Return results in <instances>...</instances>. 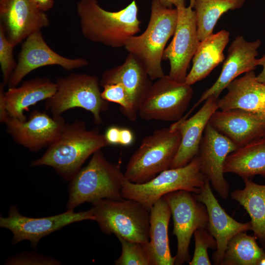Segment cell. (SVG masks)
I'll return each mask as SVG.
<instances>
[{
    "label": "cell",
    "instance_id": "1",
    "mask_svg": "<svg viewBox=\"0 0 265 265\" xmlns=\"http://www.w3.org/2000/svg\"><path fill=\"white\" fill-rule=\"evenodd\" d=\"M109 146L104 134L97 128L88 130L84 121L67 123L58 137L30 166H48L65 181L70 182L95 152Z\"/></svg>",
    "mask_w": 265,
    "mask_h": 265
},
{
    "label": "cell",
    "instance_id": "2",
    "mask_svg": "<svg viewBox=\"0 0 265 265\" xmlns=\"http://www.w3.org/2000/svg\"><path fill=\"white\" fill-rule=\"evenodd\" d=\"M135 0L117 11L102 8L97 0H80L77 12L85 38L113 48L125 46L128 40L140 30Z\"/></svg>",
    "mask_w": 265,
    "mask_h": 265
},
{
    "label": "cell",
    "instance_id": "3",
    "mask_svg": "<svg viewBox=\"0 0 265 265\" xmlns=\"http://www.w3.org/2000/svg\"><path fill=\"white\" fill-rule=\"evenodd\" d=\"M124 178L120 163L110 162L101 149L96 151L70 181L67 210H74L85 202L122 199Z\"/></svg>",
    "mask_w": 265,
    "mask_h": 265
},
{
    "label": "cell",
    "instance_id": "4",
    "mask_svg": "<svg viewBox=\"0 0 265 265\" xmlns=\"http://www.w3.org/2000/svg\"><path fill=\"white\" fill-rule=\"evenodd\" d=\"M177 20L176 8L167 7L152 0L145 31L131 37L125 44L126 50L142 62L152 80L165 75L161 65L163 54L168 41L174 34Z\"/></svg>",
    "mask_w": 265,
    "mask_h": 265
},
{
    "label": "cell",
    "instance_id": "5",
    "mask_svg": "<svg viewBox=\"0 0 265 265\" xmlns=\"http://www.w3.org/2000/svg\"><path fill=\"white\" fill-rule=\"evenodd\" d=\"M181 139L179 130L171 126L144 137L127 163L125 178L134 184H144L170 168Z\"/></svg>",
    "mask_w": 265,
    "mask_h": 265
},
{
    "label": "cell",
    "instance_id": "6",
    "mask_svg": "<svg viewBox=\"0 0 265 265\" xmlns=\"http://www.w3.org/2000/svg\"><path fill=\"white\" fill-rule=\"evenodd\" d=\"M94 221L105 234L131 241H149L150 210L130 199H104L92 203Z\"/></svg>",
    "mask_w": 265,
    "mask_h": 265
},
{
    "label": "cell",
    "instance_id": "7",
    "mask_svg": "<svg viewBox=\"0 0 265 265\" xmlns=\"http://www.w3.org/2000/svg\"><path fill=\"white\" fill-rule=\"evenodd\" d=\"M207 180L196 156L186 165L166 169L144 184H134L124 178L122 196L139 202L150 210L159 199L174 191L186 190L199 194Z\"/></svg>",
    "mask_w": 265,
    "mask_h": 265
},
{
    "label": "cell",
    "instance_id": "8",
    "mask_svg": "<svg viewBox=\"0 0 265 265\" xmlns=\"http://www.w3.org/2000/svg\"><path fill=\"white\" fill-rule=\"evenodd\" d=\"M55 82V93L45 103L46 109L53 116H61L65 111L78 107L89 111L96 125L103 123L102 113L108 109L109 102L102 97L97 76L72 73L57 78Z\"/></svg>",
    "mask_w": 265,
    "mask_h": 265
},
{
    "label": "cell",
    "instance_id": "9",
    "mask_svg": "<svg viewBox=\"0 0 265 265\" xmlns=\"http://www.w3.org/2000/svg\"><path fill=\"white\" fill-rule=\"evenodd\" d=\"M193 94L191 85L165 75L153 83L139 109L138 116L147 121L176 122L184 116Z\"/></svg>",
    "mask_w": 265,
    "mask_h": 265
},
{
    "label": "cell",
    "instance_id": "10",
    "mask_svg": "<svg viewBox=\"0 0 265 265\" xmlns=\"http://www.w3.org/2000/svg\"><path fill=\"white\" fill-rule=\"evenodd\" d=\"M163 198L167 202L173 221V231L177 240L175 265H182L190 261L189 247L194 232L207 228L209 215L205 205L195 197L193 193L178 190L167 194Z\"/></svg>",
    "mask_w": 265,
    "mask_h": 265
},
{
    "label": "cell",
    "instance_id": "11",
    "mask_svg": "<svg viewBox=\"0 0 265 265\" xmlns=\"http://www.w3.org/2000/svg\"><path fill=\"white\" fill-rule=\"evenodd\" d=\"M94 219L92 208L77 212L74 210H69L58 214L35 218L21 214L17 207L12 205L9 209L8 216L0 217V226L12 233V244L28 240L32 247L35 249L43 237L72 223Z\"/></svg>",
    "mask_w": 265,
    "mask_h": 265
},
{
    "label": "cell",
    "instance_id": "12",
    "mask_svg": "<svg viewBox=\"0 0 265 265\" xmlns=\"http://www.w3.org/2000/svg\"><path fill=\"white\" fill-rule=\"evenodd\" d=\"M177 9L176 28L171 42L164 51L163 60L169 61L168 75L177 81L185 82L187 69L200 41L193 7L189 5Z\"/></svg>",
    "mask_w": 265,
    "mask_h": 265
},
{
    "label": "cell",
    "instance_id": "13",
    "mask_svg": "<svg viewBox=\"0 0 265 265\" xmlns=\"http://www.w3.org/2000/svg\"><path fill=\"white\" fill-rule=\"evenodd\" d=\"M88 65L83 58H68L54 51L44 40L41 31H38L25 40L8 85L9 87L18 86L29 73L43 66L57 65L72 71Z\"/></svg>",
    "mask_w": 265,
    "mask_h": 265
},
{
    "label": "cell",
    "instance_id": "14",
    "mask_svg": "<svg viewBox=\"0 0 265 265\" xmlns=\"http://www.w3.org/2000/svg\"><path fill=\"white\" fill-rule=\"evenodd\" d=\"M4 124L15 142L35 152L53 142L67 123L62 116L51 117L45 111L34 110L25 121L9 116Z\"/></svg>",
    "mask_w": 265,
    "mask_h": 265
},
{
    "label": "cell",
    "instance_id": "15",
    "mask_svg": "<svg viewBox=\"0 0 265 265\" xmlns=\"http://www.w3.org/2000/svg\"><path fill=\"white\" fill-rule=\"evenodd\" d=\"M0 19L7 39L14 47L50 24L48 16L34 0H0Z\"/></svg>",
    "mask_w": 265,
    "mask_h": 265
},
{
    "label": "cell",
    "instance_id": "16",
    "mask_svg": "<svg viewBox=\"0 0 265 265\" xmlns=\"http://www.w3.org/2000/svg\"><path fill=\"white\" fill-rule=\"evenodd\" d=\"M261 41H246L243 36H237L230 44L218 78L212 86L205 90L197 103L182 118H188L192 111L209 97L218 98L228 84L240 75L254 71L258 66V49Z\"/></svg>",
    "mask_w": 265,
    "mask_h": 265
},
{
    "label": "cell",
    "instance_id": "17",
    "mask_svg": "<svg viewBox=\"0 0 265 265\" xmlns=\"http://www.w3.org/2000/svg\"><path fill=\"white\" fill-rule=\"evenodd\" d=\"M237 148L230 139L208 123L197 156L202 172L214 189L224 199L228 197L230 187L224 176V164L227 156Z\"/></svg>",
    "mask_w": 265,
    "mask_h": 265
},
{
    "label": "cell",
    "instance_id": "18",
    "mask_svg": "<svg viewBox=\"0 0 265 265\" xmlns=\"http://www.w3.org/2000/svg\"><path fill=\"white\" fill-rule=\"evenodd\" d=\"M193 194L207 208L209 215L207 228L217 243L212 261L214 265H220L229 241L240 232L251 230V223L238 222L226 213L214 195L208 180L201 191Z\"/></svg>",
    "mask_w": 265,
    "mask_h": 265
},
{
    "label": "cell",
    "instance_id": "19",
    "mask_svg": "<svg viewBox=\"0 0 265 265\" xmlns=\"http://www.w3.org/2000/svg\"><path fill=\"white\" fill-rule=\"evenodd\" d=\"M120 83L126 90L131 105L134 121L139 109L153 83L142 62L129 53L124 62L105 71L100 81V86Z\"/></svg>",
    "mask_w": 265,
    "mask_h": 265
},
{
    "label": "cell",
    "instance_id": "20",
    "mask_svg": "<svg viewBox=\"0 0 265 265\" xmlns=\"http://www.w3.org/2000/svg\"><path fill=\"white\" fill-rule=\"evenodd\" d=\"M209 123L237 148L265 136V118L259 113L240 109L217 110Z\"/></svg>",
    "mask_w": 265,
    "mask_h": 265
},
{
    "label": "cell",
    "instance_id": "21",
    "mask_svg": "<svg viewBox=\"0 0 265 265\" xmlns=\"http://www.w3.org/2000/svg\"><path fill=\"white\" fill-rule=\"evenodd\" d=\"M219 98L209 97L192 116L173 123L171 126L179 130L180 145L170 168L184 166L198 155L204 132L212 114L218 109Z\"/></svg>",
    "mask_w": 265,
    "mask_h": 265
},
{
    "label": "cell",
    "instance_id": "22",
    "mask_svg": "<svg viewBox=\"0 0 265 265\" xmlns=\"http://www.w3.org/2000/svg\"><path fill=\"white\" fill-rule=\"evenodd\" d=\"M228 92L218 100V109H240L261 114L265 106V84L253 71L236 78L227 86Z\"/></svg>",
    "mask_w": 265,
    "mask_h": 265
},
{
    "label": "cell",
    "instance_id": "23",
    "mask_svg": "<svg viewBox=\"0 0 265 265\" xmlns=\"http://www.w3.org/2000/svg\"><path fill=\"white\" fill-rule=\"evenodd\" d=\"M56 90L55 82L45 77L34 78L24 81L18 86L9 87L5 91L4 97L9 116L22 121L26 120L24 111L51 98Z\"/></svg>",
    "mask_w": 265,
    "mask_h": 265
},
{
    "label": "cell",
    "instance_id": "24",
    "mask_svg": "<svg viewBox=\"0 0 265 265\" xmlns=\"http://www.w3.org/2000/svg\"><path fill=\"white\" fill-rule=\"evenodd\" d=\"M149 241L145 244L153 265H175L169 247L168 226L171 216L170 208L162 197L150 210Z\"/></svg>",
    "mask_w": 265,
    "mask_h": 265
},
{
    "label": "cell",
    "instance_id": "25",
    "mask_svg": "<svg viewBox=\"0 0 265 265\" xmlns=\"http://www.w3.org/2000/svg\"><path fill=\"white\" fill-rule=\"evenodd\" d=\"M229 37V32L223 29L200 42L192 59V68L186 79V84L192 85L204 79L224 61L223 51Z\"/></svg>",
    "mask_w": 265,
    "mask_h": 265
},
{
    "label": "cell",
    "instance_id": "26",
    "mask_svg": "<svg viewBox=\"0 0 265 265\" xmlns=\"http://www.w3.org/2000/svg\"><path fill=\"white\" fill-rule=\"evenodd\" d=\"M223 172L236 174L243 180L258 175L265 178V136L231 153L224 162Z\"/></svg>",
    "mask_w": 265,
    "mask_h": 265
},
{
    "label": "cell",
    "instance_id": "27",
    "mask_svg": "<svg viewBox=\"0 0 265 265\" xmlns=\"http://www.w3.org/2000/svg\"><path fill=\"white\" fill-rule=\"evenodd\" d=\"M243 181L244 188L234 190L231 197L248 213L251 218V231L261 247L265 249V185L258 184L251 179Z\"/></svg>",
    "mask_w": 265,
    "mask_h": 265
},
{
    "label": "cell",
    "instance_id": "28",
    "mask_svg": "<svg viewBox=\"0 0 265 265\" xmlns=\"http://www.w3.org/2000/svg\"><path fill=\"white\" fill-rule=\"evenodd\" d=\"M245 0H193L200 41L213 33L218 19L224 13L241 7Z\"/></svg>",
    "mask_w": 265,
    "mask_h": 265
},
{
    "label": "cell",
    "instance_id": "29",
    "mask_svg": "<svg viewBox=\"0 0 265 265\" xmlns=\"http://www.w3.org/2000/svg\"><path fill=\"white\" fill-rule=\"evenodd\" d=\"M254 236L240 232L229 241L220 265H259L265 255Z\"/></svg>",
    "mask_w": 265,
    "mask_h": 265
},
{
    "label": "cell",
    "instance_id": "30",
    "mask_svg": "<svg viewBox=\"0 0 265 265\" xmlns=\"http://www.w3.org/2000/svg\"><path fill=\"white\" fill-rule=\"evenodd\" d=\"M117 238L121 245L122 251L115 260V265H153L145 244L126 240L120 237Z\"/></svg>",
    "mask_w": 265,
    "mask_h": 265
},
{
    "label": "cell",
    "instance_id": "31",
    "mask_svg": "<svg viewBox=\"0 0 265 265\" xmlns=\"http://www.w3.org/2000/svg\"><path fill=\"white\" fill-rule=\"evenodd\" d=\"M195 241V248L192 258L189 265H211L208 250L209 248L215 249L217 243L214 238L209 232L207 228L196 230L193 234Z\"/></svg>",
    "mask_w": 265,
    "mask_h": 265
},
{
    "label": "cell",
    "instance_id": "32",
    "mask_svg": "<svg viewBox=\"0 0 265 265\" xmlns=\"http://www.w3.org/2000/svg\"><path fill=\"white\" fill-rule=\"evenodd\" d=\"M101 95L106 101L118 104L121 112L132 122L135 121L132 114L129 96L124 87L120 83H114L104 86Z\"/></svg>",
    "mask_w": 265,
    "mask_h": 265
},
{
    "label": "cell",
    "instance_id": "33",
    "mask_svg": "<svg viewBox=\"0 0 265 265\" xmlns=\"http://www.w3.org/2000/svg\"><path fill=\"white\" fill-rule=\"evenodd\" d=\"M15 47L7 39L2 26L0 25V65L2 76V83L8 84L17 63L14 59Z\"/></svg>",
    "mask_w": 265,
    "mask_h": 265
},
{
    "label": "cell",
    "instance_id": "34",
    "mask_svg": "<svg viewBox=\"0 0 265 265\" xmlns=\"http://www.w3.org/2000/svg\"><path fill=\"white\" fill-rule=\"evenodd\" d=\"M6 265H60L57 260L34 252H23L10 257L5 262Z\"/></svg>",
    "mask_w": 265,
    "mask_h": 265
},
{
    "label": "cell",
    "instance_id": "35",
    "mask_svg": "<svg viewBox=\"0 0 265 265\" xmlns=\"http://www.w3.org/2000/svg\"><path fill=\"white\" fill-rule=\"evenodd\" d=\"M120 130V128L115 126L107 128L104 135L109 145L119 144Z\"/></svg>",
    "mask_w": 265,
    "mask_h": 265
},
{
    "label": "cell",
    "instance_id": "36",
    "mask_svg": "<svg viewBox=\"0 0 265 265\" xmlns=\"http://www.w3.org/2000/svg\"><path fill=\"white\" fill-rule=\"evenodd\" d=\"M4 87L5 85L1 83L0 84V122L4 124L9 117L4 97Z\"/></svg>",
    "mask_w": 265,
    "mask_h": 265
},
{
    "label": "cell",
    "instance_id": "37",
    "mask_svg": "<svg viewBox=\"0 0 265 265\" xmlns=\"http://www.w3.org/2000/svg\"><path fill=\"white\" fill-rule=\"evenodd\" d=\"M134 141V135L132 131L128 128H121L119 145L123 146L131 145Z\"/></svg>",
    "mask_w": 265,
    "mask_h": 265
},
{
    "label": "cell",
    "instance_id": "38",
    "mask_svg": "<svg viewBox=\"0 0 265 265\" xmlns=\"http://www.w3.org/2000/svg\"><path fill=\"white\" fill-rule=\"evenodd\" d=\"M161 4L167 7L172 8L173 6H175V8L186 6V0H157Z\"/></svg>",
    "mask_w": 265,
    "mask_h": 265
},
{
    "label": "cell",
    "instance_id": "39",
    "mask_svg": "<svg viewBox=\"0 0 265 265\" xmlns=\"http://www.w3.org/2000/svg\"><path fill=\"white\" fill-rule=\"evenodd\" d=\"M39 8L46 12L51 9L53 6V0H34Z\"/></svg>",
    "mask_w": 265,
    "mask_h": 265
},
{
    "label": "cell",
    "instance_id": "40",
    "mask_svg": "<svg viewBox=\"0 0 265 265\" xmlns=\"http://www.w3.org/2000/svg\"><path fill=\"white\" fill-rule=\"evenodd\" d=\"M258 65L262 66L261 72L257 76L259 81L265 84V54L260 58H258Z\"/></svg>",
    "mask_w": 265,
    "mask_h": 265
},
{
    "label": "cell",
    "instance_id": "41",
    "mask_svg": "<svg viewBox=\"0 0 265 265\" xmlns=\"http://www.w3.org/2000/svg\"><path fill=\"white\" fill-rule=\"evenodd\" d=\"M260 114H261L262 115V116H263L265 118V106L264 109L263 110V111Z\"/></svg>",
    "mask_w": 265,
    "mask_h": 265
},
{
    "label": "cell",
    "instance_id": "42",
    "mask_svg": "<svg viewBox=\"0 0 265 265\" xmlns=\"http://www.w3.org/2000/svg\"><path fill=\"white\" fill-rule=\"evenodd\" d=\"M192 1H193V0H190V2H192Z\"/></svg>",
    "mask_w": 265,
    "mask_h": 265
},
{
    "label": "cell",
    "instance_id": "43",
    "mask_svg": "<svg viewBox=\"0 0 265 265\" xmlns=\"http://www.w3.org/2000/svg\"></svg>",
    "mask_w": 265,
    "mask_h": 265
}]
</instances>
